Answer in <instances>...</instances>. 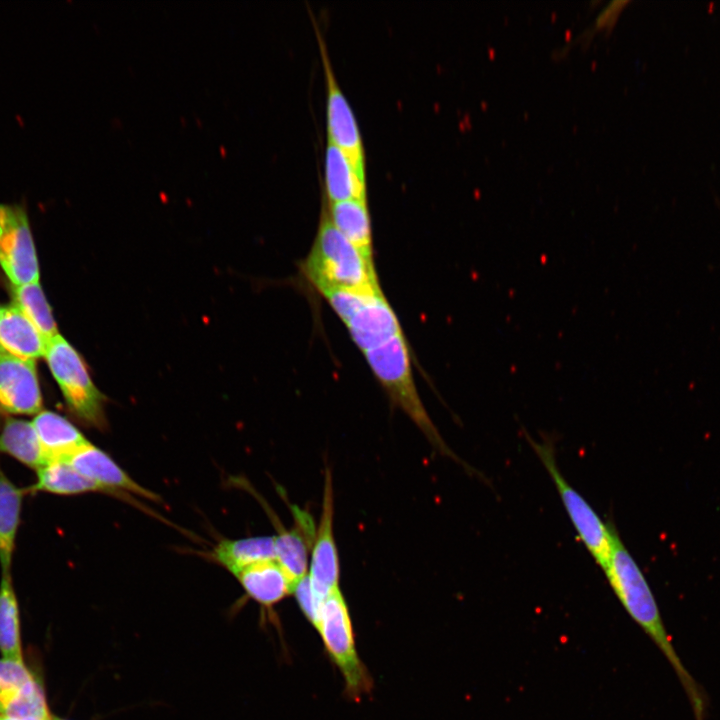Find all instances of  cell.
I'll return each mask as SVG.
<instances>
[{"instance_id":"1","label":"cell","mask_w":720,"mask_h":720,"mask_svg":"<svg viewBox=\"0 0 720 720\" xmlns=\"http://www.w3.org/2000/svg\"><path fill=\"white\" fill-rule=\"evenodd\" d=\"M628 615L650 637L669 661L688 697L696 720H705L706 699L702 689L680 660L665 628L652 590L641 569L615 528L611 552L602 569Z\"/></svg>"},{"instance_id":"2","label":"cell","mask_w":720,"mask_h":720,"mask_svg":"<svg viewBox=\"0 0 720 720\" xmlns=\"http://www.w3.org/2000/svg\"><path fill=\"white\" fill-rule=\"evenodd\" d=\"M302 271L318 291L332 288L380 290L375 265L335 227L322 206L318 230Z\"/></svg>"},{"instance_id":"3","label":"cell","mask_w":720,"mask_h":720,"mask_svg":"<svg viewBox=\"0 0 720 720\" xmlns=\"http://www.w3.org/2000/svg\"><path fill=\"white\" fill-rule=\"evenodd\" d=\"M377 381L394 406L401 409L438 452L460 461L444 442L429 417L414 381L409 345L404 333L363 353Z\"/></svg>"},{"instance_id":"4","label":"cell","mask_w":720,"mask_h":720,"mask_svg":"<svg viewBox=\"0 0 720 720\" xmlns=\"http://www.w3.org/2000/svg\"><path fill=\"white\" fill-rule=\"evenodd\" d=\"M346 326L362 354L403 333L382 290L325 289L319 292Z\"/></svg>"},{"instance_id":"5","label":"cell","mask_w":720,"mask_h":720,"mask_svg":"<svg viewBox=\"0 0 720 720\" xmlns=\"http://www.w3.org/2000/svg\"><path fill=\"white\" fill-rule=\"evenodd\" d=\"M44 358L70 412L88 426L105 429V396L77 350L59 334L49 342Z\"/></svg>"},{"instance_id":"6","label":"cell","mask_w":720,"mask_h":720,"mask_svg":"<svg viewBox=\"0 0 720 720\" xmlns=\"http://www.w3.org/2000/svg\"><path fill=\"white\" fill-rule=\"evenodd\" d=\"M531 447L550 475L563 506L577 532L595 562L603 569L612 547L615 527L605 523L561 473L550 441L537 442L527 436Z\"/></svg>"},{"instance_id":"7","label":"cell","mask_w":720,"mask_h":720,"mask_svg":"<svg viewBox=\"0 0 720 720\" xmlns=\"http://www.w3.org/2000/svg\"><path fill=\"white\" fill-rule=\"evenodd\" d=\"M316 628L340 669L350 695L359 696L366 692L370 679L358 657L348 606L339 588L322 602Z\"/></svg>"},{"instance_id":"8","label":"cell","mask_w":720,"mask_h":720,"mask_svg":"<svg viewBox=\"0 0 720 720\" xmlns=\"http://www.w3.org/2000/svg\"><path fill=\"white\" fill-rule=\"evenodd\" d=\"M0 267L11 285L39 281V263L26 209L0 203Z\"/></svg>"},{"instance_id":"9","label":"cell","mask_w":720,"mask_h":720,"mask_svg":"<svg viewBox=\"0 0 720 720\" xmlns=\"http://www.w3.org/2000/svg\"><path fill=\"white\" fill-rule=\"evenodd\" d=\"M327 87L328 140L340 147L357 172L365 177V153L354 112L335 78L324 40L316 28Z\"/></svg>"},{"instance_id":"10","label":"cell","mask_w":720,"mask_h":720,"mask_svg":"<svg viewBox=\"0 0 720 720\" xmlns=\"http://www.w3.org/2000/svg\"><path fill=\"white\" fill-rule=\"evenodd\" d=\"M334 500L330 470L325 473L322 512L312 547L309 581L319 602L338 587L339 557L333 533Z\"/></svg>"},{"instance_id":"11","label":"cell","mask_w":720,"mask_h":720,"mask_svg":"<svg viewBox=\"0 0 720 720\" xmlns=\"http://www.w3.org/2000/svg\"><path fill=\"white\" fill-rule=\"evenodd\" d=\"M42 406L35 362L0 352V416L36 415Z\"/></svg>"},{"instance_id":"12","label":"cell","mask_w":720,"mask_h":720,"mask_svg":"<svg viewBox=\"0 0 720 720\" xmlns=\"http://www.w3.org/2000/svg\"><path fill=\"white\" fill-rule=\"evenodd\" d=\"M81 475L107 493L126 491L159 501L158 495L138 484L106 452L88 442L66 459Z\"/></svg>"},{"instance_id":"13","label":"cell","mask_w":720,"mask_h":720,"mask_svg":"<svg viewBox=\"0 0 720 720\" xmlns=\"http://www.w3.org/2000/svg\"><path fill=\"white\" fill-rule=\"evenodd\" d=\"M49 341L14 304L0 308V352L34 361L44 357Z\"/></svg>"},{"instance_id":"14","label":"cell","mask_w":720,"mask_h":720,"mask_svg":"<svg viewBox=\"0 0 720 720\" xmlns=\"http://www.w3.org/2000/svg\"><path fill=\"white\" fill-rule=\"evenodd\" d=\"M295 526L281 529L275 538L276 561L292 583L305 577L308 568V551L313 545L316 531L310 515L294 507Z\"/></svg>"},{"instance_id":"15","label":"cell","mask_w":720,"mask_h":720,"mask_svg":"<svg viewBox=\"0 0 720 720\" xmlns=\"http://www.w3.org/2000/svg\"><path fill=\"white\" fill-rule=\"evenodd\" d=\"M32 424L48 461L66 460L89 442L72 422L50 410H41Z\"/></svg>"},{"instance_id":"16","label":"cell","mask_w":720,"mask_h":720,"mask_svg":"<svg viewBox=\"0 0 720 720\" xmlns=\"http://www.w3.org/2000/svg\"><path fill=\"white\" fill-rule=\"evenodd\" d=\"M246 594L270 608L293 593L294 584L276 560L251 565L235 575Z\"/></svg>"},{"instance_id":"17","label":"cell","mask_w":720,"mask_h":720,"mask_svg":"<svg viewBox=\"0 0 720 720\" xmlns=\"http://www.w3.org/2000/svg\"><path fill=\"white\" fill-rule=\"evenodd\" d=\"M328 215L335 227L374 264L371 219L367 199H348L327 202Z\"/></svg>"},{"instance_id":"18","label":"cell","mask_w":720,"mask_h":720,"mask_svg":"<svg viewBox=\"0 0 720 720\" xmlns=\"http://www.w3.org/2000/svg\"><path fill=\"white\" fill-rule=\"evenodd\" d=\"M324 166L328 202L367 199L365 177L357 172L347 154L329 140Z\"/></svg>"},{"instance_id":"19","label":"cell","mask_w":720,"mask_h":720,"mask_svg":"<svg viewBox=\"0 0 720 720\" xmlns=\"http://www.w3.org/2000/svg\"><path fill=\"white\" fill-rule=\"evenodd\" d=\"M214 559L234 576L241 570L266 561L276 560L274 536L224 539L213 551Z\"/></svg>"},{"instance_id":"20","label":"cell","mask_w":720,"mask_h":720,"mask_svg":"<svg viewBox=\"0 0 720 720\" xmlns=\"http://www.w3.org/2000/svg\"><path fill=\"white\" fill-rule=\"evenodd\" d=\"M0 453L35 470L48 462L32 421L14 417L5 418L1 426Z\"/></svg>"},{"instance_id":"21","label":"cell","mask_w":720,"mask_h":720,"mask_svg":"<svg viewBox=\"0 0 720 720\" xmlns=\"http://www.w3.org/2000/svg\"><path fill=\"white\" fill-rule=\"evenodd\" d=\"M28 489L16 486L0 467V565L2 573L10 572L22 502Z\"/></svg>"},{"instance_id":"22","label":"cell","mask_w":720,"mask_h":720,"mask_svg":"<svg viewBox=\"0 0 720 720\" xmlns=\"http://www.w3.org/2000/svg\"><path fill=\"white\" fill-rule=\"evenodd\" d=\"M37 471L36 482L28 491L71 496L87 492H105L102 487L76 471L67 460H51Z\"/></svg>"},{"instance_id":"23","label":"cell","mask_w":720,"mask_h":720,"mask_svg":"<svg viewBox=\"0 0 720 720\" xmlns=\"http://www.w3.org/2000/svg\"><path fill=\"white\" fill-rule=\"evenodd\" d=\"M19 609L11 572L0 581V650L5 659L22 661Z\"/></svg>"},{"instance_id":"24","label":"cell","mask_w":720,"mask_h":720,"mask_svg":"<svg viewBox=\"0 0 720 720\" xmlns=\"http://www.w3.org/2000/svg\"><path fill=\"white\" fill-rule=\"evenodd\" d=\"M13 304L36 326L50 342L59 335L56 321L45 294L38 282L11 286Z\"/></svg>"},{"instance_id":"25","label":"cell","mask_w":720,"mask_h":720,"mask_svg":"<svg viewBox=\"0 0 720 720\" xmlns=\"http://www.w3.org/2000/svg\"><path fill=\"white\" fill-rule=\"evenodd\" d=\"M4 716L18 720H51L42 687L30 681L3 706Z\"/></svg>"},{"instance_id":"26","label":"cell","mask_w":720,"mask_h":720,"mask_svg":"<svg viewBox=\"0 0 720 720\" xmlns=\"http://www.w3.org/2000/svg\"><path fill=\"white\" fill-rule=\"evenodd\" d=\"M33 679L22 661L0 659V711L12 696Z\"/></svg>"},{"instance_id":"27","label":"cell","mask_w":720,"mask_h":720,"mask_svg":"<svg viewBox=\"0 0 720 720\" xmlns=\"http://www.w3.org/2000/svg\"><path fill=\"white\" fill-rule=\"evenodd\" d=\"M293 594L304 615L316 627L322 603L318 601L313 593L308 574L295 584Z\"/></svg>"},{"instance_id":"28","label":"cell","mask_w":720,"mask_h":720,"mask_svg":"<svg viewBox=\"0 0 720 720\" xmlns=\"http://www.w3.org/2000/svg\"><path fill=\"white\" fill-rule=\"evenodd\" d=\"M628 1H619L614 0L609 2L603 9L600 10V12L597 14L593 27L594 29H601V28H608L610 25H612L620 11L623 9L625 4H627Z\"/></svg>"},{"instance_id":"29","label":"cell","mask_w":720,"mask_h":720,"mask_svg":"<svg viewBox=\"0 0 720 720\" xmlns=\"http://www.w3.org/2000/svg\"><path fill=\"white\" fill-rule=\"evenodd\" d=\"M0 720H18V719H14V718H11V717H7V716H4V715H0Z\"/></svg>"},{"instance_id":"30","label":"cell","mask_w":720,"mask_h":720,"mask_svg":"<svg viewBox=\"0 0 720 720\" xmlns=\"http://www.w3.org/2000/svg\"><path fill=\"white\" fill-rule=\"evenodd\" d=\"M51 720H66V719H62V718H59V717H52Z\"/></svg>"},{"instance_id":"31","label":"cell","mask_w":720,"mask_h":720,"mask_svg":"<svg viewBox=\"0 0 720 720\" xmlns=\"http://www.w3.org/2000/svg\"><path fill=\"white\" fill-rule=\"evenodd\" d=\"M0 308H1V306H0Z\"/></svg>"}]
</instances>
